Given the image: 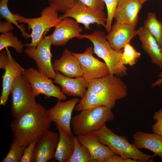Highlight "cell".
Masks as SVG:
<instances>
[{
  "instance_id": "6da1fadb",
  "label": "cell",
  "mask_w": 162,
  "mask_h": 162,
  "mask_svg": "<svg viewBox=\"0 0 162 162\" xmlns=\"http://www.w3.org/2000/svg\"><path fill=\"white\" fill-rule=\"evenodd\" d=\"M51 123L47 110L42 105L38 103L33 108L14 118L11 122L13 141L26 147L49 130Z\"/></svg>"
},
{
  "instance_id": "7a4b0ae2",
  "label": "cell",
  "mask_w": 162,
  "mask_h": 162,
  "mask_svg": "<svg viewBox=\"0 0 162 162\" xmlns=\"http://www.w3.org/2000/svg\"><path fill=\"white\" fill-rule=\"evenodd\" d=\"M128 90L120 77L110 74L89 82L86 92L98 100L100 106L112 109L116 100L127 96Z\"/></svg>"
},
{
  "instance_id": "3957f363",
  "label": "cell",
  "mask_w": 162,
  "mask_h": 162,
  "mask_svg": "<svg viewBox=\"0 0 162 162\" xmlns=\"http://www.w3.org/2000/svg\"><path fill=\"white\" fill-rule=\"evenodd\" d=\"M90 134L95 135L99 142L112 152L124 158L132 159L140 162L153 161V155L143 153L130 143L126 137L117 135L105 124Z\"/></svg>"
},
{
  "instance_id": "277c9868",
  "label": "cell",
  "mask_w": 162,
  "mask_h": 162,
  "mask_svg": "<svg viewBox=\"0 0 162 162\" xmlns=\"http://www.w3.org/2000/svg\"><path fill=\"white\" fill-rule=\"evenodd\" d=\"M86 38L93 45V52L103 59L107 65L110 74L120 77L126 76L127 68L121 63V58L123 50L115 51L112 48L104 32L95 31L90 34L81 35L80 39Z\"/></svg>"
},
{
  "instance_id": "5b68a950",
  "label": "cell",
  "mask_w": 162,
  "mask_h": 162,
  "mask_svg": "<svg viewBox=\"0 0 162 162\" xmlns=\"http://www.w3.org/2000/svg\"><path fill=\"white\" fill-rule=\"evenodd\" d=\"M111 109L108 106H100L80 111L72 118L73 132L77 136L82 135L99 129L106 122L114 119Z\"/></svg>"
},
{
  "instance_id": "8992f818",
  "label": "cell",
  "mask_w": 162,
  "mask_h": 162,
  "mask_svg": "<svg viewBox=\"0 0 162 162\" xmlns=\"http://www.w3.org/2000/svg\"><path fill=\"white\" fill-rule=\"evenodd\" d=\"M58 12L53 8L49 6L44 8L41 11L40 16L36 18H26L16 13L18 23L26 24L28 29L32 30L30 34L31 42L24 44V46L36 47L44 34L50 28L54 27L59 21Z\"/></svg>"
},
{
  "instance_id": "52a82bcc",
  "label": "cell",
  "mask_w": 162,
  "mask_h": 162,
  "mask_svg": "<svg viewBox=\"0 0 162 162\" xmlns=\"http://www.w3.org/2000/svg\"><path fill=\"white\" fill-rule=\"evenodd\" d=\"M11 94V112L14 118L28 111L38 104L32 87L24 74L16 79Z\"/></svg>"
},
{
  "instance_id": "ba28073f",
  "label": "cell",
  "mask_w": 162,
  "mask_h": 162,
  "mask_svg": "<svg viewBox=\"0 0 162 162\" xmlns=\"http://www.w3.org/2000/svg\"><path fill=\"white\" fill-rule=\"evenodd\" d=\"M52 45L50 35L44 36L36 47L27 46L23 52L28 57L34 60L39 71L50 78L54 79L56 73L51 62Z\"/></svg>"
},
{
  "instance_id": "9c48e42d",
  "label": "cell",
  "mask_w": 162,
  "mask_h": 162,
  "mask_svg": "<svg viewBox=\"0 0 162 162\" xmlns=\"http://www.w3.org/2000/svg\"><path fill=\"white\" fill-rule=\"evenodd\" d=\"M24 75L30 84L36 96L43 94L47 98L53 97L60 100H65L66 95L61 88L55 85L51 79L33 68L25 70Z\"/></svg>"
},
{
  "instance_id": "30bf717a",
  "label": "cell",
  "mask_w": 162,
  "mask_h": 162,
  "mask_svg": "<svg viewBox=\"0 0 162 162\" xmlns=\"http://www.w3.org/2000/svg\"><path fill=\"white\" fill-rule=\"evenodd\" d=\"M66 17L74 19L89 30L91 29V24L95 23L105 27L107 20V16L103 10L92 9L77 1L73 6L59 16V21Z\"/></svg>"
},
{
  "instance_id": "8fae6325",
  "label": "cell",
  "mask_w": 162,
  "mask_h": 162,
  "mask_svg": "<svg viewBox=\"0 0 162 162\" xmlns=\"http://www.w3.org/2000/svg\"><path fill=\"white\" fill-rule=\"evenodd\" d=\"M72 53L79 61L83 71L82 76L87 82H89L110 74L106 64L93 56L92 46L87 48L83 53Z\"/></svg>"
},
{
  "instance_id": "7c38bea8",
  "label": "cell",
  "mask_w": 162,
  "mask_h": 162,
  "mask_svg": "<svg viewBox=\"0 0 162 162\" xmlns=\"http://www.w3.org/2000/svg\"><path fill=\"white\" fill-rule=\"evenodd\" d=\"M80 101L78 98H76L64 102L58 100L54 106L47 110L50 119L67 133L73 134L71 128V115L74 109Z\"/></svg>"
},
{
  "instance_id": "4fadbf2b",
  "label": "cell",
  "mask_w": 162,
  "mask_h": 162,
  "mask_svg": "<svg viewBox=\"0 0 162 162\" xmlns=\"http://www.w3.org/2000/svg\"><path fill=\"white\" fill-rule=\"evenodd\" d=\"M55 29L50 35L52 45H65L74 38L80 39L82 30L74 19L66 17L58 21L55 25Z\"/></svg>"
},
{
  "instance_id": "5bb4252c",
  "label": "cell",
  "mask_w": 162,
  "mask_h": 162,
  "mask_svg": "<svg viewBox=\"0 0 162 162\" xmlns=\"http://www.w3.org/2000/svg\"><path fill=\"white\" fill-rule=\"evenodd\" d=\"M59 134L48 130L37 140L31 162H47L54 158Z\"/></svg>"
},
{
  "instance_id": "9a60e30c",
  "label": "cell",
  "mask_w": 162,
  "mask_h": 162,
  "mask_svg": "<svg viewBox=\"0 0 162 162\" xmlns=\"http://www.w3.org/2000/svg\"><path fill=\"white\" fill-rule=\"evenodd\" d=\"M9 61L2 76V89L0 98V105H5L11 93L14 83L18 77L23 75L25 69L13 58L8 48Z\"/></svg>"
},
{
  "instance_id": "2e32d148",
  "label": "cell",
  "mask_w": 162,
  "mask_h": 162,
  "mask_svg": "<svg viewBox=\"0 0 162 162\" xmlns=\"http://www.w3.org/2000/svg\"><path fill=\"white\" fill-rule=\"evenodd\" d=\"M136 35L135 27L116 21L106 37L113 49L117 51L121 50Z\"/></svg>"
},
{
  "instance_id": "e0dca14e",
  "label": "cell",
  "mask_w": 162,
  "mask_h": 162,
  "mask_svg": "<svg viewBox=\"0 0 162 162\" xmlns=\"http://www.w3.org/2000/svg\"><path fill=\"white\" fill-rule=\"evenodd\" d=\"M142 4L140 0H120L115 10L113 18L118 22L135 27Z\"/></svg>"
},
{
  "instance_id": "ac0fdd59",
  "label": "cell",
  "mask_w": 162,
  "mask_h": 162,
  "mask_svg": "<svg viewBox=\"0 0 162 162\" xmlns=\"http://www.w3.org/2000/svg\"><path fill=\"white\" fill-rule=\"evenodd\" d=\"M55 71L60 72L68 77H77L83 76V71L78 60L68 49L65 48L61 57L52 63Z\"/></svg>"
},
{
  "instance_id": "d6986e66",
  "label": "cell",
  "mask_w": 162,
  "mask_h": 162,
  "mask_svg": "<svg viewBox=\"0 0 162 162\" xmlns=\"http://www.w3.org/2000/svg\"><path fill=\"white\" fill-rule=\"evenodd\" d=\"M56 75L53 82L61 87L62 92L69 96H78L83 98L85 95L89 82L82 76L72 78L65 76L58 71H56Z\"/></svg>"
},
{
  "instance_id": "ffe728a7",
  "label": "cell",
  "mask_w": 162,
  "mask_h": 162,
  "mask_svg": "<svg viewBox=\"0 0 162 162\" xmlns=\"http://www.w3.org/2000/svg\"><path fill=\"white\" fill-rule=\"evenodd\" d=\"M77 136L80 142L85 146L90 153V162H104L110 155L115 154L106 146L101 144L93 134Z\"/></svg>"
},
{
  "instance_id": "44dd1931",
  "label": "cell",
  "mask_w": 162,
  "mask_h": 162,
  "mask_svg": "<svg viewBox=\"0 0 162 162\" xmlns=\"http://www.w3.org/2000/svg\"><path fill=\"white\" fill-rule=\"evenodd\" d=\"M132 144L137 149H148L154 153V157L158 156L162 161V137L153 133L150 134L138 131L133 135Z\"/></svg>"
},
{
  "instance_id": "7402d4cb",
  "label": "cell",
  "mask_w": 162,
  "mask_h": 162,
  "mask_svg": "<svg viewBox=\"0 0 162 162\" xmlns=\"http://www.w3.org/2000/svg\"><path fill=\"white\" fill-rule=\"evenodd\" d=\"M143 50L149 55L152 62L159 67L162 62V52L155 38L144 26L136 30Z\"/></svg>"
},
{
  "instance_id": "603a6c76",
  "label": "cell",
  "mask_w": 162,
  "mask_h": 162,
  "mask_svg": "<svg viewBox=\"0 0 162 162\" xmlns=\"http://www.w3.org/2000/svg\"><path fill=\"white\" fill-rule=\"evenodd\" d=\"M58 132L59 140L54 158L59 162H67L72 155L74 149V136L66 132L56 125Z\"/></svg>"
},
{
  "instance_id": "cb8c5ba5",
  "label": "cell",
  "mask_w": 162,
  "mask_h": 162,
  "mask_svg": "<svg viewBox=\"0 0 162 162\" xmlns=\"http://www.w3.org/2000/svg\"><path fill=\"white\" fill-rule=\"evenodd\" d=\"M143 26L156 40L161 50L162 48V22L158 20L155 13L149 12Z\"/></svg>"
},
{
  "instance_id": "d4e9b609",
  "label": "cell",
  "mask_w": 162,
  "mask_h": 162,
  "mask_svg": "<svg viewBox=\"0 0 162 162\" xmlns=\"http://www.w3.org/2000/svg\"><path fill=\"white\" fill-rule=\"evenodd\" d=\"M73 152L67 162H90L91 155L86 147L80 143L77 136H74Z\"/></svg>"
},
{
  "instance_id": "484cf974",
  "label": "cell",
  "mask_w": 162,
  "mask_h": 162,
  "mask_svg": "<svg viewBox=\"0 0 162 162\" xmlns=\"http://www.w3.org/2000/svg\"><path fill=\"white\" fill-rule=\"evenodd\" d=\"M9 0H1L0 2V16L1 19L11 22L20 31L22 36L26 39L30 38V34L25 31L23 27L18 24L15 14L12 13L9 10L8 4Z\"/></svg>"
},
{
  "instance_id": "4316f807",
  "label": "cell",
  "mask_w": 162,
  "mask_h": 162,
  "mask_svg": "<svg viewBox=\"0 0 162 162\" xmlns=\"http://www.w3.org/2000/svg\"><path fill=\"white\" fill-rule=\"evenodd\" d=\"M23 44L18 37L14 36L12 32L2 34L0 35V51L10 47L14 48L17 52L21 53L23 51Z\"/></svg>"
},
{
  "instance_id": "83f0119b",
  "label": "cell",
  "mask_w": 162,
  "mask_h": 162,
  "mask_svg": "<svg viewBox=\"0 0 162 162\" xmlns=\"http://www.w3.org/2000/svg\"><path fill=\"white\" fill-rule=\"evenodd\" d=\"M123 51L121 58V63L122 65L128 64L132 66L135 64L141 56L131 45L130 42L126 44L123 47Z\"/></svg>"
},
{
  "instance_id": "f1b7e54d",
  "label": "cell",
  "mask_w": 162,
  "mask_h": 162,
  "mask_svg": "<svg viewBox=\"0 0 162 162\" xmlns=\"http://www.w3.org/2000/svg\"><path fill=\"white\" fill-rule=\"evenodd\" d=\"M26 147L22 146L13 141L10 146L9 150L3 159L2 162H20Z\"/></svg>"
},
{
  "instance_id": "f546056e",
  "label": "cell",
  "mask_w": 162,
  "mask_h": 162,
  "mask_svg": "<svg viewBox=\"0 0 162 162\" xmlns=\"http://www.w3.org/2000/svg\"><path fill=\"white\" fill-rule=\"evenodd\" d=\"M120 0H104L107 11V20L105 28L108 33H109L111 30L114 14Z\"/></svg>"
},
{
  "instance_id": "4dcf8cb0",
  "label": "cell",
  "mask_w": 162,
  "mask_h": 162,
  "mask_svg": "<svg viewBox=\"0 0 162 162\" xmlns=\"http://www.w3.org/2000/svg\"><path fill=\"white\" fill-rule=\"evenodd\" d=\"M49 6L55 9L57 12H65L76 2V0H47Z\"/></svg>"
},
{
  "instance_id": "1f68e13d",
  "label": "cell",
  "mask_w": 162,
  "mask_h": 162,
  "mask_svg": "<svg viewBox=\"0 0 162 162\" xmlns=\"http://www.w3.org/2000/svg\"><path fill=\"white\" fill-rule=\"evenodd\" d=\"M153 118L156 122L152 125V131L162 137V108L154 112Z\"/></svg>"
},
{
  "instance_id": "d6a6232c",
  "label": "cell",
  "mask_w": 162,
  "mask_h": 162,
  "mask_svg": "<svg viewBox=\"0 0 162 162\" xmlns=\"http://www.w3.org/2000/svg\"><path fill=\"white\" fill-rule=\"evenodd\" d=\"M37 140L30 143L25 148L20 162H31L34 150Z\"/></svg>"
},
{
  "instance_id": "836d02e7",
  "label": "cell",
  "mask_w": 162,
  "mask_h": 162,
  "mask_svg": "<svg viewBox=\"0 0 162 162\" xmlns=\"http://www.w3.org/2000/svg\"><path fill=\"white\" fill-rule=\"evenodd\" d=\"M92 9L103 10L105 5L104 0H76Z\"/></svg>"
},
{
  "instance_id": "e575fe53",
  "label": "cell",
  "mask_w": 162,
  "mask_h": 162,
  "mask_svg": "<svg viewBox=\"0 0 162 162\" xmlns=\"http://www.w3.org/2000/svg\"><path fill=\"white\" fill-rule=\"evenodd\" d=\"M104 162H140L138 160L130 158L125 159L119 155L114 154L110 155L104 160Z\"/></svg>"
},
{
  "instance_id": "d590c367",
  "label": "cell",
  "mask_w": 162,
  "mask_h": 162,
  "mask_svg": "<svg viewBox=\"0 0 162 162\" xmlns=\"http://www.w3.org/2000/svg\"><path fill=\"white\" fill-rule=\"evenodd\" d=\"M1 51L0 53V68L5 70L9 61V56L8 50Z\"/></svg>"
},
{
  "instance_id": "8d00e7d4",
  "label": "cell",
  "mask_w": 162,
  "mask_h": 162,
  "mask_svg": "<svg viewBox=\"0 0 162 162\" xmlns=\"http://www.w3.org/2000/svg\"><path fill=\"white\" fill-rule=\"evenodd\" d=\"M12 24L11 22L7 21H0V32L2 34H5L11 32L14 29Z\"/></svg>"
},
{
  "instance_id": "74e56055",
  "label": "cell",
  "mask_w": 162,
  "mask_h": 162,
  "mask_svg": "<svg viewBox=\"0 0 162 162\" xmlns=\"http://www.w3.org/2000/svg\"><path fill=\"white\" fill-rule=\"evenodd\" d=\"M159 76L161 77V78L158 79L152 83L151 85V86L152 87H154L157 86L162 84V72L160 73Z\"/></svg>"
},
{
  "instance_id": "f35d334b",
  "label": "cell",
  "mask_w": 162,
  "mask_h": 162,
  "mask_svg": "<svg viewBox=\"0 0 162 162\" xmlns=\"http://www.w3.org/2000/svg\"><path fill=\"white\" fill-rule=\"evenodd\" d=\"M141 3L143 4L144 3H145V2L147 1L148 0H140Z\"/></svg>"
},
{
  "instance_id": "ab89813d",
  "label": "cell",
  "mask_w": 162,
  "mask_h": 162,
  "mask_svg": "<svg viewBox=\"0 0 162 162\" xmlns=\"http://www.w3.org/2000/svg\"><path fill=\"white\" fill-rule=\"evenodd\" d=\"M161 51H162V48L161 49ZM159 67L160 68L162 69V62H161L160 66Z\"/></svg>"
},
{
  "instance_id": "60d3db41",
  "label": "cell",
  "mask_w": 162,
  "mask_h": 162,
  "mask_svg": "<svg viewBox=\"0 0 162 162\" xmlns=\"http://www.w3.org/2000/svg\"></svg>"
}]
</instances>
